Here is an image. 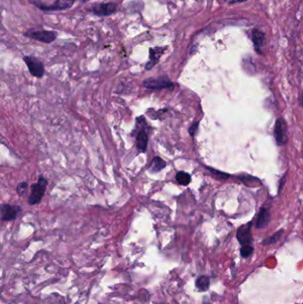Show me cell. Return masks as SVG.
<instances>
[{
	"label": "cell",
	"mask_w": 303,
	"mask_h": 304,
	"mask_svg": "<svg viewBox=\"0 0 303 304\" xmlns=\"http://www.w3.org/2000/svg\"><path fill=\"white\" fill-rule=\"evenodd\" d=\"M117 4L115 3H101L93 5L92 11L97 16H110L117 12Z\"/></svg>",
	"instance_id": "9c48e42d"
},
{
	"label": "cell",
	"mask_w": 303,
	"mask_h": 304,
	"mask_svg": "<svg viewBox=\"0 0 303 304\" xmlns=\"http://www.w3.org/2000/svg\"><path fill=\"white\" fill-rule=\"evenodd\" d=\"M147 121L144 116H140L136 118V127H135V144L136 148L140 152H146L149 143V134H148Z\"/></svg>",
	"instance_id": "6da1fadb"
},
{
	"label": "cell",
	"mask_w": 303,
	"mask_h": 304,
	"mask_svg": "<svg viewBox=\"0 0 303 304\" xmlns=\"http://www.w3.org/2000/svg\"><path fill=\"white\" fill-rule=\"evenodd\" d=\"M144 85L148 89L156 90V89L173 88L174 84L169 80L167 76L159 77H150L144 81Z\"/></svg>",
	"instance_id": "5b68a950"
},
{
	"label": "cell",
	"mask_w": 303,
	"mask_h": 304,
	"mask_svg": "<svg viewBox=\"0 0 303 304\" xmlns=\"http://www.w3.org/2000/svg\"><path fill=\"white\" fill-rule=\"evenodd\" d=\"M282 233L283 230H279L278 232L275 233L272 236H270V237L265 238L264 240L262 241V245H272V244L277 243L280 239L281 236H282Z\"/></svg>",
	"instance_id": "e0dca14e"
},
{
	"label": "cell",
	"mask_w": 303,
	"mask_h": 304,
	"mask_svg": "<svg viewBox=\"0 0 303 304\" xmlns=\"http://www.w3.org/2000/svg\"><path fill=\"white\" fill-rule=\"evenodd\" d=\"M165 166H166V162L164 159H162L160 156H155L152 159L149 170L152 173H159L160 171L165 168Z\"/></svg>",
	"instance_id": "5bb4252c"
},
{
	"label": "cell",
	"mask_w": 303,
	"mask_h": 304,
	"mask_svg": "<svg viewBox=\"0 0 303 304\" xmlns=\"http://www.w3.org/2000/svg\"><path fill=\"white\" fill-rule=\"evenodd\" d=\"M206 302H207V301H206V297H205V300H204V302H203V304H210L209 302H207V303H206Z\"/></svg>",
	"instance_id": "603a6c76"
},
{
	"label": "cell",
	"mask_w": 303,
	"mask_h": 304,
	"mask_svg": "<svg viewBox=\"0 0 303 304\" xmlns=\"http://www.w3.org/2000/svg\"><path fill=\"white\" fill-rule=\"evenodd\" d=\"M253 246H242L240 249L241 256L243 258H249L253 253Z\"/></svg>",
	"instance_id": "ac0fdd59"
},
{
	"label": "cell",
	"mask_w": 303,
	"mask_h": 304,
	"mask_svg": "<svg viewBox=\"0 0 303 304\" xmlns=\"http://www.w3.org/2000/svg\"><path fill=\"white\" fill-rule=\"evenodd\" d=\"M252 39L254 49L258 54H261V48L265 43V34L258 29H253L252 31Z\"/></svg>",
	"instance_id": "7c38bea8"
},
{
	"label": "cell",
	"mask_w": 303,
	"mask_h": 304,
	"mask_svg": "<svg viewBox=\"0 0 303 304\" xmlns=\"http://www.w3.org/2000/svg\"><path fill=\"white\" fill-rule=\"evenodd\" d=\"M37 7L45 12H59L71 8L75 3V0H56L54 4H45L38 2V0L32 1Z\"/></svg>",
	"instance_id": "3957f363"
},
{
	"label": "cell",
	"mask_w": 303,
	"mask_h": 304,
	"mask_svg": "<svg viewBox=\"0 0 303 304\" xmlns=\"http://www.w3.org/2000/svg\"><path fill=\"white\" fill-rule=\"evenodd\" d=\"M175 180L180 185L187 186L189 185L191 182V176H190V173H186L183 171H180V172H177L176 175H175Z\"/></svg>",
	"instance_id": "2e32d148"
},
{
	"label": "cell",
	"mask_w": 303,
	"mask_h": 304,
	"mask_svg": "<svg viewBox=\"0 0 303 304\" xmlns=\"http://www.w3.org/2000/svg\"><path fill=\"white\" fill-rule=\"evenodd\" d=\"M198 125H199V123L195 122L190 126V129H189V133H190V136H192V137L195 136L196 133L198 131Z\"/></svg>",
	"instance_id": "ffe728a7"
},
{
	"label": "cell",
	"mask_w": 303,
	"mask_h": 304,
	"mask_svg": "<svg viewBox=\"0 0 303 304\" xmlns=\"http://www.w3.org/2000/svg\"><path fill=\"white\" fill-rule=\"evenodd\" d=\"M270 214L269 209L267 208H261V212L258 216L256 222V228H265L266 226L268 225V224L270 223Z\"/></svg>",
	"instance_id": "4fadbf2b"
},
{
	"label": "cell",
	"mask_w": 303,
	"mask_h": 304,
	"mask_svg": "<svg viewBox=\"0 0 303 304\" xmlns=\"http://www.w3.org/2000/svg\"><path fill=\"white\" fill-rule=\"evenodd\" d=\"M1 219L6 222L16 219L17 216L21 213V208L19 206H11L8 204H3L1 206Z\"/></svg>",
	"instance_id": "30bf717a"
},
{
	"label": "cell",
	"mask_w": 303,
	"mask_h": 304,
	"mask_svg": "<svg viewBox=\"0 0 303 304\" xmlns=\"http://www.w3.org/2000/svg\"><path fill=\"white\" fill-rule=\"evenodd\" d=\"M300 101H301V103H302V105L303 106V92L302 93V95H301V99H300Z\"/></svg>",
	"instance_id": "7402d4cb"
},
{
	"label": "cell",
	"mask_w": 303,
	"mask_h": 304,
	"mask_svg": "<svg viewBox=\"0 0 303 304\" xmlns=\"http://www.w3.org/2000/svg\"><path fill=\"white\" fill-rule=\"evenodd\" d=\"M196 287L199 291H207L210 287V279L207 276H200L196 280Z\"/></svg>",
	"instance_id": "9a60e30c"
},
{
	"label": "cell",
	"mask_w": 303,
	"mask_h": 304,
	"mask_svg": "<svg viewBox=\"0 0 303 304\" xmlns=\"http://www.w3.org/2000/svg\"><path fill=\"white\" fill-rule=\"evenodd\" d=\"M47 179L43 175H39L38 182L30 186V195L28 199L30 205H37L40 203L47 190Z\"/></svg>",
	"instance_id": "7a4b0ae2"
},
{
	"label": "cell",
	"mask_w": 303,
	"mask_h": 304,
	"mask_svg": "<svg viewBox=\"0 0 303 304\" xmlns=\"http://www.w3.org/2000/svg\"><path fill=\"white\" fill-rule=\"evenodd\" d=\"M166 50V47H152L150 48V61L145 66V69L147 71L152 70L158 62H159L161 56L164 55V52Z\"/></svg>",
	"instance_id": "8fae6325"
},
{
	"label": "cell",
	"mask_w": 303,
	"mask_h": 304,
	"mask_svg": "<svg viewBox=\"0 0 303 304\" xmlns=\"http://www.w3.org/2000/svg\"><path fill=\"white\" fill-rule=\"evenodd\" d=\"M253 223L242 225L236 231V238L242 246H253V238L252 235Z\"/></svg>",
	"instance_id": "277c9868"
},
{
	"label": "cell",
	"mask_w": 303,
	"mask_h": 304,
	"mask_svg": "<svg viewBox=\"0 0 303 304\" xmlns=\"http://www.w3.org/2000/svg\"><path fill=\"white\" fill-rule=\"evenodd\" d=\"M244 1H246V0H228V3L229 4H236V3H242Z\"/></svg>",
	"instance_id": "44dd1931"
},
{
	"label": "cell",
	"mask_w": 303,
	"mask_h": 304,
	"mask_svg": "<svg viewBox=\"0 0 303 304\" xmlns=\"http://www.w3.org/2000/svg\"><path fill=\"white\" fill-rule=\"evenodd\" d=\"M28 190V183L26 182H22L19 183L17 186L16 191L20 196H23L25 194L26 190Z\"/></svg>",
	"instance_id": "d6986e66"
},
{
	"label": "cell",
	"mask_w": 303,
	"mask_h": 304,
	"mask_svg": "<svg viewBox=\"0 0 303 304\" xmlns=\"http://www.w3.org/2000/svg\"><path fill=\"white\" fill-rule=\"evenodd\" d=\"M23 60H24L26 65H27V67L29 69L30 74L32 76L38 77V78H40L44 76L45 67H44V64L40 60L32 57V56H25Z\"/></svg>",
	"instance_id": "52a82bcc"
},
{
	"label": "cell",
	"mask_w": 303,
	"mask_h": 304,
	"mask_svg": "<svg viewBox=\"0 0 303 304\" xmlns=\"http://www.w3.org/2000/svg\"><path fill=\"white\" fill-rule=\"evenodd\" d=\"M275 138L278 145H284L287 142V126L285 119L282 118H278L275 124L274 129Z\"/></svg>",
	"instance_id": "ba28073f"
},
{
	"label": "cell",
	"mask_w": 303,
	"mask_h": 304,
	"mask_svg": "<svg viewBox=\"0 0 303 304\" xmlns=\"http://www.w3.org/2000/svg\"><path fill=\"white\" fill-rule=\"evenodd\" d=\"M24 36L26 38L47 44L52 43L56 39V33L50 30H29L24 33Z\"/></svg>",
	"instance_id": "8992f818"
}]
</instances>
